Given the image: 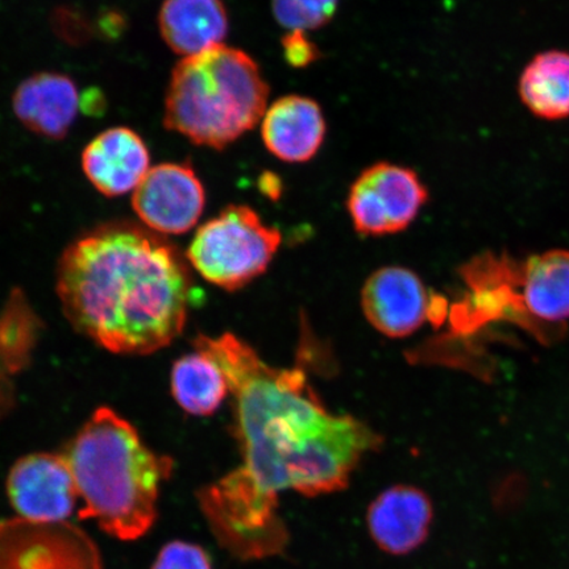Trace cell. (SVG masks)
<instances>
[{
    "label": "cell",
    "instance_id": "cell-1",
    "mask_svg": "<svg viewBox=\"0 0 569 569\" xmlns=\"http://www.w3.org/2000/svg\"><path fill=\"white\" fill-rule=\"evenodd\" d=\"M193 345L222 369L234 398V436L243 453L238 469L267 492H339L361 459L382 445L367 423L327 410L301 369L268 366L233 333L199 336Z\"/></svg>",
    "mask_w": 569,
    "mask_h": 569
},
{
    "label": "cell",
    "instance_id": "cell-2",
    "mask_svg": "<svg viewBox=\"0 0 569 569\" xmlns=\"http://www.w3.org/2000/svg\"><path fill=\"white\" fill-rule=\"evenodd\" d=\"M57 295L69 322L98 346L149 355L182 332L191 277L166 238L134 223H107L63 252Z\"/></svg>",
    "mask_w": 569,
    "mask_h": 569
},
{
    "label": "cell",
    "instance_id": "cell-3",
    "mask_svg": "<svg viewBox=\"0 0 569 569\" xmlns=\"http://www.w3.org/2000/svg\"><path fill=\"white\" fill-rule=\"evenodd\" d=\"M62 455L82 500L81 519H92L123 542L151 531L162 483L174 465L147 447L130 422L99 408Z\"/></svg>",
    "mask_w": 569,
    "mask_h": 569
},
{
    "label": "cell",
    "instance_id": "cell-4",
    "mask_svg": "<svg viewBox=\"0 0 569 569\" xmlns=\"http://www.w3.org/2000/svg\"><path fill=\"white\" fill-rule=\"evenodd\" d=\"M269 87L240 49L224 44L184 57L172 71L163 126L197 146L224 149L258 126Z\"/></svg>",
    "mask_w": 569,
    "mask_h": 569
},
{
    "label": "cell",
    "instance_id": "cell-5",
    "mask_svg": "<svg viewBox=\"0 0 569 569\" xmlns=\"http://www.w3.org/2000/svg\"><path fill=\"white\" fill-rule=\"evenodd\" d=\"M206 522L223 550L240 560L274 557L288 545L277 495L260 488L239 469L197 493Z\"/></svg>",
    "mask_w": 569,
    "mask_h": 569
},
{
    "label": "cell",
    "instance_id": "cell-6",
    "mask_svg": "<svg viewBox=\"0 0 569 569\" xmlns=\"http://www.w3.org/2000/svg\"><path fill=\"white\" fill-rule=\"evenodd\" d=\"M280 244V231L258 212L232 204L197 231L188 259L204 280L233 291L264 273Z\"/></svg>",
    "mask_w": 569,
    "mask_h": 569
},
{
    "label": "cell",
    "instance_id": "cell-7",
    "mask_svg": "<svg viewBox=\"0 0 569 569\" xmlns=\"http://www.w3.org/2000/svg\"><path fill=\"white\" fill-rule=\"evenodd\" d=\"M429 199L415 170L377 162L352 183L347 208L355 230L366 237H383L407 230Z\"/></svg>",
    "mask_w": 569,
    "mask_h": 569
},
{
    "label": "cell",
    "instance_id": "cell-8",
    "mask_svg": "<svg viewBox=\"0 0 569 569\" xmlns=\"http://www.w3.org/2000/svg\"><path fill=\"white\" fill-rule=\"evenodd\" d=\"M0 569H104L94 540L69 521H0Z\"/></svg>",
    "mask_w": 569,
    "mask_h": 569
},
{
    "label": "cell",
    "instance_id": "cell-9",
    "mask_svg": "<svg viewBox=\"0 0 569 569\" xmlns=\"http://www.w3.org/2000/svg\"><path fill=\"white\" fill-rule=\"evenodd\" d=\"M204 204L203 184L190 162L151 168L132 196V208L141 222L149 230L166 234L193 229Z\"/></svg>",
    "mask_w": 569,
    "mask_h": 569
},
{
    "label": "cell",
    "instance_id": "cell-10",
    "mask_svg": "<svg viewBox=\"0 0 569 569\" xmlns=\"http://www.w3.org/2000/svg\"><path fill=\"white\" fill-rule=\"evenodd\" d=\"M7 496L19 518L32 522H63L73 515L78 495L63 455L31 453L12 466Z\"/></svg>",
    "mask_w": 569,
    "mask_h": 569
},
{
    "label": "cell",
    "instance_id": "cell-11",
    "mask_svg": "<svg viewBox=\"0 0 569 569\" xmlns=\"http://www.w3.org/2000/svg\"><path fill=\"white\" fill-rule=\"evenodd\" d=\"M425 283L402 267L376 270L361 290V308L375 329L388 338H407L431 317Z\"/></svg>",
    "mask_w": 569,
    "mask_h": 569
},
{
    "label": "cell",
    "instance_id": "cell-12",
    "mask_svg": "<svg viewBox=\"0 0 569 569\" xmlns=\"http://www.w3.org/2000/svg\"><path fill=\"white\" fill-rule=\"evenodd\" d=\"M81 162L84 176L99 193L120 197L144 180L151 170V153L138 132L113 127L84 147Z\"/></svg>",
    "mask_w": 569,
    "mask_h": 569
},
{
    "label": "cell",
    "instance_id": "cell-13",
    "mask_svg": "<svg viewBox=\"0 0 569 569\" xmlns=\"http://www.w3.org/2000/svg\"><path fill=\"white\" fill-rule=\"evenodd\" d=\"M432 516V503L423 490L396 486L382 492L369 507L368 528L381 550L405 555L425 542Z\"/></svg>",
    "mask_w": 569,
    "mask_h": 569
},
{
    "label": "cell",
    "instance_id": "cell-14",
    "mask_svg": "<svg viewBox=\"0 0 569 569\" xmlns=\"http://www.w3.org/2000/svg\"><path fill=\"white\" fill-rule=\"evenodd\" d=\"M81 107L77 84L61 73L28 77L13 92L12 110L27 130L49 140L67 138Z\"/></svg>",
    "mask_w": 569,
    "mask_h": 569
},
{
    "label": "cell",
    "instance_id": "cell-15",
    "mask_svg": "<svg viewBox=\"0 0 569 569\" xmlns=\"http://www.w3.org/2000/svg\"><path fill=\"white\" fill-rule=\"evenodd\" d=\"M327 124L315 99L287 96L267 109L261 123L262 141L274 158L290 163L308 162L319 152Z\"/></svg>",
    "mask_w": 569,
    "mask_h": 569
},
{
    "label": "cell",
    "instance_id": "cell-16",
    "mask_svg": "<svg viewBox=\"0 0 569 569\" xmlns=\"http://www.w3.org/2000/svg\"><path fill=\"white\" fill-rule=\"evenodd\" d=\"M159 28L174 53L191 57L223 44L229 16L223 0H163Z\"/></svg>",
    "mask_w": 569,
    "mask_h": 569
},
{
    "label": "cell",
    "instance_id": "cell-17",
    "mask_svg": "<svg viewBox=\"0 0 569 569\" xmlns=\"http://www.w3.org/2000/svg\"><path fill=\"white\" fill-rule=\"evenodd\" d=\"M519 280L530 316L550 323L569 318V251L553 249L531 256L523 262Z\"/></svg>",
    "mask_w": 569,
    "mask_h": 569
},
{
    "label": "cell",
    "instance_id": "cell-18",
    "mask_svg": "<svg viewBox=\"0 0 569 569\" xmlns=\"http://www.w3.org/2000/svg\"><path fill=\"white\" fill-rule=\"evenodd\" d=\"M519 97L538 118H568L569 53L550 51L533 57L519 78Z\"/></svg>",
    "mask_w": 569,
    "mask_h": 569
},
{
    "label": "cell",
    "instance_id": "cell-19",
    "mask_svg": "<svg viewBox=\"0 0 569 569\" xmlns=\"http://www.w3.org/2000/svg\"><path fill=\"white\" fill-rule=\"evenodd\" d=\"M170 386L177 403L198 417L216 412L230 391L222 369L210 356L197 350L176 361Z\"/></svg>",
    "mask_w": 569,
    "mask_h": 569
},
{
    "label": "cell",
    "instance_id": "cell-20",
    "mask_svg": "<svg viewBox=\"0 0 569 569\" xmlns=\"http://www.w3.org/2000/svg\"><path fill=\"white\" fill-rule=\"evenodd\" d=\"M34 338L33 318L27 305L16 297L0 317V376L19 371L28 359Z\"/></svg>",
    "mask_w": 569,
    "mask_h": 569
},
{
    "label": "cell",
    "instance_id": "cell-21",
    "mask_svg": "<svg viewBox=\"0 0 569 569\" xmlns=\"http://www.w3.org/2000/svg\"><path fill=\"white\" fill-rule=\"evenodd\" d=\"M339 0H273V13L288 31H311L326 26L338 10Z\"/></svg>",
    "mask_w": 569,
    "mask_h": 569
},
{
    "label": "cell",
    "instance_id": "cell-22",
    "mask_svg": "<svg viewBox=\"0 0 569 569\" xmlns=\"http://www.w3.org/2000/svg\"><path fill=\"white\" fill-rule=\"evenodd\" d=\"M151 569H212V566L201 546L172 540L162 547Z\"/></svg>",
    "mask_w": 569,
    "mask_h": 569
},
{
    "label": "cell",
    "instance_id": "cell-23",
    "mask_svg": "<svg viewBox=\"0 0 569 569\" xmlns=\"http://www.w3.org/2000/svg\"><path fill=\"white\" fill-rule=\"evenodd\" d=\"M284 61L293 68H306L317 62L320 52L306 31H288L281 40Z\"/></svg>",
    "mask_w": 569,
    "mask_h": 569
},
{
    "label": "cell",
    "instance_id": "cell-24",
    "mask_svg": "<svg viewBox=\"0 0 569 569\" xmlns=\"http://www.w3.org/2000/svg\"><path fill=\"white\" fill-rule=\"evenodd\" d=\"M281 181L272 173H264L260 178V190L266 196L277 199L281 194Z\"/></svg>",
    "mask_w": 569,
    "mask_h": 569
}]
</instances>
